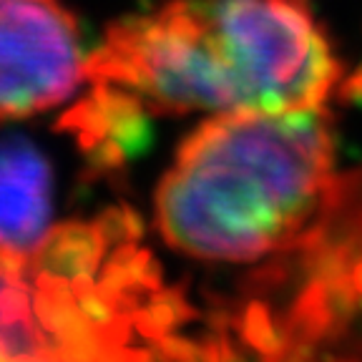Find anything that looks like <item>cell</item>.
<instances>
[{
  "instance_id": "obj_1",
  "label": "cell",
  "mask_w": 362,
  "mask_h": 362,
  "mask_svg": "<svg viewBox=\"0 0 362 362\" xmlns=\"http://www.w3.org/2000/svg\"><path fill=\"white\" fill-rule=\"evenodd\" d=\"M329 113H214L184 139L153 199L174 252L206 264L255 267L312 252L342 216Z\"/></svg>"
},
{
  "instance_id": "obj_2",
  "label": "cell",
  "mask_w": 362,
  "mask_h": 362,
  "mask_svg": "<svg viewBox=\"0 0 362 362\" xmlns=\"http://www.w3.org/2000/svg\"><path fill=\"white\" fill-rule=\"evenodd\" d=\"M146 113H282L322 106L339 81L307 0H169L108 25L83 63Z\"/></svg>"
},
{
  "instance_id": "obj_3",
  "label": "cell",
  "mask_w": 362,
  "mask_h": 362,
  "mask_svg": "<svg viewBox=\"0 0 362 362\" xmlns=\"http://www.w3.org/2000/svg\"><path fill=\"white\" fill-rule=\"evenodd\" d=\"M83 63L78 21L61 0H0V121L71 98Z\"/></svg>"
},
{
  "instance_id": "obj_4",
  "label": "cell",
  "mask_w": 362,
  "mask_h": 362,
  "mask_svg": "<svg viewBox=\"0 0 362 362\" xmlns=\"http://www.w3.org/2000/svg\"><path fill=\"white\" fill-rule=\"evenodd\" d=\"M146 108L129 90L111 83H93L83 101L63 113L58 129L76 139L90 171L106 176L121 171L146 141Z\"/></svg>"
},
{
  "instance_id": "obj_5",
  "label": "cell",
  "mask_w": 362,
  "mask_h": 362,
  "mask_svg": "<svg viewBox=\"0 0 362 362\" xmlns=\"http://www.w3.org/2000/svg\"><path fill=\"white\" fill-rule=\"evenodd\" d=\"M53 174L23 136L0 139V244L33 255L51 229Z\"/></svg>"
},
{
  "instance_id": "obj_6",
  "label": "cell",
  "mask_w": 362,
  "mask_h": 362,
  "mask_svg": "<svg viewBox=\"0 0 362 362\" xmlns=\"http://www.w3.org/2000/svg\"><path fill=\"white\" fill-rule=\"evenodd\" d=\"M28 257L0 244V357H51L33 312Z\"/></svg>"
},
{
  "instance_id": "obj_7",
  "label": "cell",
  "mask_w": 362,
  "mask_h": 362,
  "mask_svg": "<svg viewBox=\"0 0 362 362\" xmlns=\"http://www.w3.org/2000/svg\"><path fill=\"white\" fill-rule=\"evenodd\" d=\"M111 242L103 234L101 224L93 221H66L51 226L40 244L28 257L33 274L71 284L76 279H93L103 264Z\"/></svg>"
}]
</instances>
